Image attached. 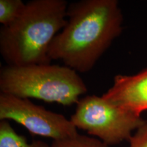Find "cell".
I'll list each match as a JSON object with an SVG mask.
<instances>
[{
  "label": "cell",
  "mask_w": 147,
  "mask_h": 147,
  "mask_svg": "<svg viewBox=\"0 0 147 147\" xmlns=\"http://www.w3.org/2000/svg\"><path fill=\"white\" fill-rule=\"evenodd\" d=\"M117 0H81L68 5L67 23L49 47L51 60L85 73L94 67L122 32Z\"/></svg>",
  "instance_id": "1"
},
{
  "label": "cell",
  "mask_w": 147,
  "mask_h": 147,
  "mask_svg": "<svg viewBox=\"0 0 147 147\" xmlns=\"http://www.w3.org/2000/svg\"><path fill=\"white\" fill-rule=\"evenodd\" d=\"M65 0H32L0 30V53L8 65L49 64V47L67 23Z\"/></svg>",
  "instance_id": "2"
},
{
  "label": "cell",
  "mask_w": 147,
  "mask_h": 147,
  "mask_svg": "<svg viewBox=\"0 0 147 147\" xmlns=\"http://www.w3.org/2000/svg\"><path fill=\"white\" fill-rule=\"evenodd\" d=\"M0 91L21 98H34L70 106L87 88L76 71L55 64L5 65L0 69Z\"/></svg>",
  "instance_id": "3"
},
{
  "label": "cell",
  "mask_w": 147,
  "mask_h": 147,
  "mask_svg": "<svg viewBox=\"0 0 147 147\" xmlns=\"http://www.w3.org/2000/svg\"><path fill=\"white\" fill-rule=\"evenodd\" d=\"M70 121L76 129L86 131L108 146L129 141L134 130L146 121L138 114L95 95L79 100Z\"/></svg>",
  "instance_id": "4"
},
{
  "label": "cell",
  "mask_w": 147,
  "mask_h": 147,
  "mask_svg": "<svg viewBox=\"0 0 147 147\" xmlns=\"http://www.w3.org/2000/svg\"><path fill=\"white\" fill-rule=\"evenodd\" d=\"M0 120H12L31 134L53 141L76 135V127L63 115L36 105L29 99L0 94Z\"/></svg>",
  "instance_id": "5"
},
{
  "label": "cell",
  "mask_w": 147,
  "mask_h": 147,
  "mask_svg": "<svg viewBox=\"0 0 147 147\" xmlns=\"http://www.w3.org/2000/svg\"><path fill=\"white\" fill-rule=\"evenodd\" d=\"M104 98L141 115L147 110V68L134 75H117Z\"/></svg>",
  "instance_id": "6"
},
{
  "label": "cell",
  "mask_w": 147,
  "mask_h": 147,
  "mask_svg": "<svg viewBox=\"0 0 147 147\" xmlns=\"http://www.w3.org/2000/svg\"><path fill=\"white\" fill-rule=\"evenodd\" d=\"M0 147H51L41 140L29 143L27 138L20 135L11 126L8 121H0Z\"/></svg>",
  "instance_id": "7"
},
{
  "label": "cell",
  "mask_w": 147,
  "mask_h": 147,
  "mask_svg": "<svg viewBox=\"0 0 147 147\" xmlns=\"http://www.w3.org/2000/svg\"><path fill=\"white\" fill-rule=\"evenodd\" d=\"M25 4L22 0H0V23L3 26L13 23L23 12Z\"/></svg>",
  "instance_id": "8"
},
{
  "label": "cell",
  "mask_w": 147,
  "mask_h": 147,
  "mask_svg": "<svg viewBox=\"0 0 147 147\" xmlns=\"http://www.w3.org/2000/svg\"><path fill=\"white\" fill-rule=\"evenodd\" d=\"M51 147H109L100 140L77 134L73 136L53 141Z\"/></svg>",
  "instance_id": "9"
},
{
  "label": "cell",
  "mask_w": 147,
  "mask_h": 147,
  "mask_svg": "<svg viewBox=\"0 0 147 147\" xmlns=\"http://www.w3.org/2000/svg\"><path fill=\"white\" fill-rule=\"evenodd\" d=\"M129 142V147H147V121L138 129Z\"/></svg>",
  "instance_id": "10"
}]
</instances>
